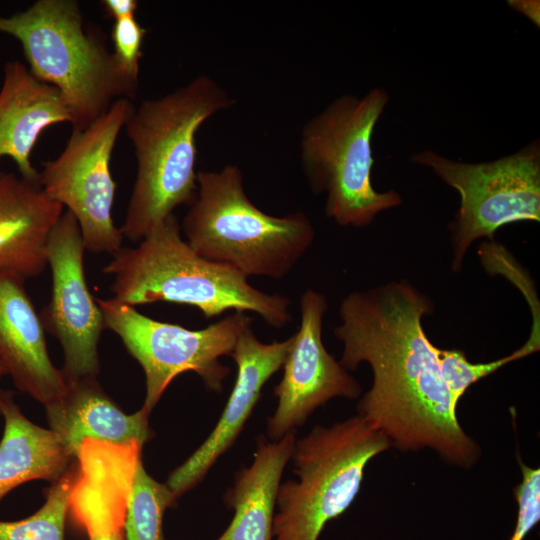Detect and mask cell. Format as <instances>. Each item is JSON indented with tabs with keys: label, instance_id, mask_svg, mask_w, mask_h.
Segmentation results:
<instances>
[{
	"label": "cell",
	"instance_id": "6da1fadb",
	"mask_svg": "<svg viewBox=\"0 0 540 540\" xmlns=\"http://www.w3.org/2000/svg\"><path fill=\"white\" fill-rule=\"evenodd\" d=\"M433 311L431 298L405 279L350 293L333 330L343 343L339 363L346 370L362 362L371 367L372 386L357 410L391 444L430 448L446 463L469 468L481 451L458 422L438 347L423 329V317Z\"/></svg>",
	"mask_w": 540,
	"mask_h": 540
},
{
	"label": "cell",
	"instance_id": "7a4b0ae2",
	"mask_svg": "<svg viewBox=\"0 0 540 540\" xmlns=\"http://www.w3.org/2000/svg\"><path fill=\"white\" fill-rule=\"evenodd\" d=\"M235 100L207 75L134 107L125 129L137 160V175L120 231L141 241L176 207L197 193L196 134L201 125Z\"/></svg>",
	"mask_w": 540,
	"mask_h": 540
},
{
	"label": "cell",
	"instance_id": "3957f363",
	"mask_svg": "<svg viewBox=\"0 0 540 540\" xmlns=\"http://www.w3.org/2000/svg\"><path fill=\"white\" fill-rule=\"evenodd\" d=\"M114 298L130 306L170 302L199 309L205 318L228 310L258 314L269 326L291 320L290 299L254 288L240 272L199 256L182 239L174 214L136 247H122L103 267Z\"/></svg>",
	"mask_w": 540,
	"mask_h": 540
},
{
	"label": "cell",
	"instance_id": "277c9868",
	"mask_svg": "<svg viewBox=\"0 0 540 540\" xmlns=\"http://www.w3.org/2000/svg\"><path fill=\"white\" fill-rule=\"evenodd\" d=\"M183 233L201 257L244 276L283 278L310 248L315 231L303 212L282 217L253 204L241 170L226 165L197 173V193L184 217Z\"/></svg>",
	"mask_w": 540,
	"mask_h": 540
},
{
	"label": "cell",
	"instance_id": "5b68a950",
	"mask_svg": "<svg viewBox=\"0 0 540 540\" xmlns=\"http://www.w3.org/2000/svg\"><path fill=\"white\" fill-rule=\"evenodd\" d=\"M0 33L16 38L29 70L54 86L83 129L120 98L133 97L137 85L118 68L98 36L84 29L74 0H38L28 9L0 17Z\"/></svg>",
	"mask_w": 540,
	"mask_h": 540
},
{
	"label": "cell",
	"instance_id": "8992f818",
	"mask_svg": "<svg viewBox=\"0 0 540 540\" xmlns=\"http://www.w3.org/2000/svg\"><path fill=\"white\" fill-rule=\"evenodd\" d=\"M388 101L381 87L362 97L343 94L303 126L302 169L311 189L326 194V215L341 226H367L403 202L397 191L378 192L371 182L372 135Z\"/></svg>",
	"mask_w": 540,
	"mask_h": 540
},
{
	"label": "cell",
	"instance_id": "52a82bcc",
	"mask_svg": "<svg viewBox=\"0 0 540 540\" xmlns=\"http://www.w3.org/2000/svg\"><path fill=\"white\" fill-rule=\"evenodd\" d=\"M390 445L359 415L297 440L291 458L298 480L280 484L273 540H318L355 499L367 463Z\"/></svg>",
	"mask_w": 540,
	"mask_h": 540
},
{
	"label": "cell",
	"instance_id": "ba28073f",
	"mask_svg": "<svg viewBox=\"0 0 540 540\" xmlns=\"http://www.w3.org/2000/svg\"><path fill=\"white\" fill-rule=\"evenodd\" d=\"M460 195L449 224L452 271L459 272L470 245L493 240L495 232L515 222L540 221V141L493 161L467 163L425 149L411 156Z\"/></svg>",
	"mask_w": 540,
	"mask_h": 540
},
{
	"label": "cell",
	"instance_id": "9c48e42d",
	"mask_svg": "<svg viewBox=\"0 0 540 540\" xmlns=\"http://www.w3.org/2000/svg\"><path fill=\"white\" fill-rule=\"evenodd\" d=\"M104 326L119 336L142 367L146 379L143 408L151 412L178 375L193 371L207 389L219 392L229 368L219 358L231 355L240 334L251 327L244 312L233 314L201 330L147 317L117 299H96Z\"/></svg>",
	"mask_w": 540,
	"mask_h": 540
},
{
	"label": "cell",
	"instance_id": "30bf717a",
	"mask_svg": "<svg viewBox=\"0 0 540 540\" xmlns=\"http://www.w3.org/2000/svg\"><path fill=\"white\" fill-rule=\"evenodd\" d=\"M133 108L129 99H117L87 127L73 129L60 155L44 162L39 172L43 191L75 217L91 253L113 256L123 247L124 237L112 218L116 183L110 161Z\"/></svg>",
	"mask_w": 540,
	"mask_h": 540
},
{
	"label": "cell",
	"instance_id": "8fae6325",
	"mask_svg": "<svg viewBox=\"0 0 540 540\" xmlns=\"http://www.w3.org/2000/svg\"><path fill=\"white\" fill-rule=\"evenodd\" d=\"M84 251L78 222L66 211L48 239L52 290L49 303L39 314L45 332L62 346L65 380L97 377L100 371L98 343L105 326L102 311L87 286Z\"/></svg>",
	"mask_w": 540,
	"mask_h": 540
},
{
	"label": "cell",
	"instance_id": "7c38bea8",
	"mask_svg": "<svg viewBox=\"0 0 540 540\" xmlns=\"http://www.w3.org/2000/svg\"><path fill=\"white\" fill-rule=\"evenodd\" d=\"M300 309V327L293 335L291 349L283 364V377L274 387L278 403L267 424L268 436L273 441L295 431L317 407L330 399H356L362 391L359 382L323 345L325 297L308 289L301 296Z\"/></svg>",
	"mask_w": 540,
	"mask_h": 540
},
{
	"label": "cell",
	"instance_id": "4fadbf2b",
	"mask_svg": "<svg viewBox=\"0 0 540 540\" xmlns=\"http://www.w3.org/2000/svg\"><path fill=\"white\" fill-rule=\"evenodd\" d=\"M293 339L292 335L281 342L262 343L251 327L240 334L230 355L237 365V376L221 417L207 439L166 482L176 500L195 487L236 441L264 384L283 367Z\"/></svg>",
	"mask_w": 540,
	"mask_h": 540
},
{
	"label": "cell",
	"instance_id": "5bb4252c",
	"mask_svg": "<svg viewBox=\"0 0 540 540\" xmlns=\"http://www.w3.org/2000/svg\"><path fill=\"white\" fill-rule=\"evenodd\" d=\"M25 281L0 271V361L16 388L45 407L64 394L66 381L49 357L46 332Z\"/></svg>",
	"mask_w": 540,
	"mask_h": 540
},
{
	"label": "cell",
	"instance_id": "9a60e30c",
	"mask_svg": "<svg viewBox=\"0 0 540 540\" xmlns=\"http://www.w3.org/2000/svg\"><path fill=\"white\" fill-rule=\"evenodd\" d=\"M62 122L72 125L73 116L60 92L23 63L7 62L0 89V158H11L24 179L40 182L31 151L45 129Z\"/></svg>",
	"mask_w": 540,
	"mask_h": 540
},
{
	"label": "cell",
	"instance_id": "2e32d148",
	"mask_svg": "<svg viewBox=\"0 0 540 540\" xmlns=\"http://www.w3.org/2000/svg\"><path fill=\"white\" fill-rule=\"evenodd\" d=\"M63 214L40 182L11 172H0V271L25 279L39 276L47 267L50 233Z\"/></svg>",
	"mask_w": 540,
	"mask_h": 540
},
{
	"label": "cell",
	"instance_id": "e0dca14e",
	"mask_svg": "<svg viewBox=\"0 0 540 540\" xmlns=\"http://www.w3.org/2000/svg\"><path fill=\"white\" fill-rule=\"evenodd\" d=\"M65 381L64 394L45 406V410L50 429L75 457L79 445L86 439L144 444L151 438L150 412L145 408L126 414L105 393L96 377Z\"/></svg>",
	"mask_w": 540,
	"mask_h": 540
},
{
	"label": "cell",
	"instance_id": "ac0fdd59",
	"mask_svg": "<svg viewBox=\"0 0 540 540\" xmlns=\"http://www.w3.org/2000/svg\"><path fill=\"white\" fill-rule=\"evenodd\" d=\"M14 395L0 388V415L4 419L0 442V501L25 482L55 481L76 460L54 431L26 418Z\"/></svg>",
	"mask_w": 540,
	"mask_h": 540
},
{
	"label": "cell",
	"instance_id": "d6986e66",
	"mask_svg": "<svg viewBox=\"0 0 540 540\" xmlns=\"http://www.w3.org/2000/svg\"><path fill=\"white\" fill-rule=\"evenodd\" d=\"M295 442V431L278 441L259 440L252 464L237 473L225 496L234 516L217 540H273L276 498Z\"/></svg>",
	"mask_w": 540,
	"mask_h": 540
},
{
	"label": "cell",
	"instance_id": "ffe728a7",
	"mask_svg": "<svg viewBox=\"0 0 540 540\" xmlns=\"http://www.w3.org/2000/svg\"><path fill=\"white\" fill-rule=\"evenodd\" d=\"M78 476L77 459L53 481L43 506L31 516L0 521V540H64L71 492Z\"/></svg>",
	"mask_w": 540,
	"mask_h": 540
},
{
	"label": "cell",
	"instance_id": "44dd1931",
	"mask_svg": "<svg viewBox=\"0 0 540 540\" xmlns=\"http://www.w3.org/2000/svg\"><path fill=\"white\" fill-rule=\"evenodd\" d=\"M176 501L166 483H159L147 474L140 460L126 512V540H164L163 516Z\"/></svg>",
	"mask_w": 540,
	"mask_h": 540
},
{
	"label": "cell",
	"instance_id": "7402d4cb",
	"mask_svg": "<svg viewBox=\"0 0 540 540\" xmlns=\"http://www.w3.org/2000/svg\"><path fill=\"white\" fill-rule=\"evenodd\" d=\"M540 332L531 331L527 342L512 354L488 363H471L463 351L438 348L440 369L453 404L457 407L466 390L502 366L539 350Z\"/></svg>",
	"mask_w": 540,
	"mask_h": 540
},
{
	"label": "cell",
	"instance_id": "603a6c76",
	"mask_svg": "<svg viewBox=\"0 0 540 540\" xmlns=\"http://www.w3.org/2000/svg\"><path fill=\"white\" fill-rule=\"evenodd\" d=\"M147 30L134 17L115 20L111 30L112 56L122 74L138 85L142 44Z\"/></svg>",
	"mask_w": 540,
	"mask_h": 540
},
{
	"label": "cell",
	"instance_id": "cb8c5ba5",
	"mask_svg": "<svg viewBox=\"0 0 540 540\" xmlns=\"http://www.w3.org/2000/svg\"><path fill=\"white\" fill-rule=\"evenodd\" d=\"M104 12L114 20L134 17L138 8L136 0H103Z\"/></svg>",
	"mask_w": 540,
	"mask_h": 540
},
{
	"label": "cell",
	"instance_id": "d4e9b609",
	"mask_svg": "<svg viewBox=\"0 0 540 540\" xmlns=\"http://www.w3.org/2000/svg\"><path fill=\"white\" fill-rule=\"evenodd\" d=\"M509 7L523 14L535 26L540 25V5L538 0H509Z\"/></svg>",
	"mask_w": 540,
	"mask_h": 540
},
{
	"label": "cell",
	"instance_id": "484cf974",
	"mask_svg": "<svg viewBox=\"0 0 540 540\" xmlns=\"http://www.w3.org/2000/svg\"><path fill=\"white\" fill-rule=\"evenodd\" d=\"M88 540H126L125 534L116 529H100L90 533Z\"/></svg>",
	"mask_w": 540,
	"mask_h": 540
},
{
	"label": "cell",
	"instance_id": "4316f807",
	"mask_svg": "<svg viewBox=\"0 0 540 540\" xmlns=\"http://www.w3.org/2000/svg\"><path fill=\"white\" fill-rule=\"evenodd\" d=\"M5 375H7V372H6L2 362L0 361V379Z\"/></svg>",
	"mask_w": 540,
	"mask_h": 540
}]
</instances>
